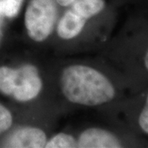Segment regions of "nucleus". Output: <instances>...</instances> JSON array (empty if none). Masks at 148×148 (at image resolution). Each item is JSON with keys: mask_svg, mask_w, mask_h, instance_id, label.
Instances as JSON below:
<instances>
[{"mask_svg": "<svg viewBox=\"0 0 148 148\" xmlns=\"http://www.w3.org/2000/svg\"><path fill=\"white\" fill-rule=\"evenodd\" d=\"M145 65H146L147 69H148V50L147 52V54H146V57H145Z\"/></svg>", "mask_w": 148, "mask_h": 148, "instance_id": "13", "label": "nucleus"}, {"mask_svg": "<svg viewBox=\"0 0 148 148\" xmlns=\"http://www.w3.org/2000/svg\"><path fill=\"white\" fill-rule=\"evenodd\" d=\"M12 123V116L5 106L0 104V134L8 130Z\"/></svg>", "mask_w": 148, "mask_h": 148, "instance_id": "10", "label": "nucleus"}, {"mask_svg": "<svg viewBox=\"0 0 148 148\" xmlns=\"http://www.w3.org/2000/svg\"><path fill=\"white\" fill-rule=\"evenodd\" d=\"M47 138L45 132L37 127H25L19 128L4 143L5 147L42 148L45 147Z\"/></svg>", "mask_w": 148, "mask_h": 148, "instance_id": "4", "label": "nucleus"}, {"mask_svg": "<svg viewBox=\"0 0 148 148\" xmlns=\"http://www.w3.org/2000/svg\"><path fill=\"white\" fill-rule=\"evenodd\" d=\"M86 19L76 13L73 10L67 11L58 22L57 32L64 40H71L78 36L84 28Z\"/></svg>", "mask_w": 148, "mask_h": 148, "instance_id": "6", "label": "nucleus"}, {"mask_svg": "<svg viewBox=\"0 0 148 148\" xmlns=\"http://www.w3.org/2000/svg\"><path fill=\"white\" fill-rule=\"evenodd\" d=\"M139 125L144 132L148 133V95L146 105L139 116Z\"/></svg>", "mask_w": 148, "mask_h": 148, "instance_id": "11", "label": "nucleus"}, {"mask_svg": "<svg viewBox=\"0 0 148 148\" xmlns=\"http://www.w3.org/2000/svg\"><path fill=\"white\" fill-rule=\"evenodd\" d=\"M80 148H119L121 143L111 132L101 128H88L77 140Z\"/></svg>", "mask_w": 148, "mask_h": 148, "instance_id": "5", "label": "nucleus"}, {"mask_svg": "<svg viewBox=\"0 0 148 148\" xmlns=\"http://www.w3.org/2000/svg\"><path fill=\"white\" fill-rule=\"evenodd\" d=\"M60 85L70 102L95 106L114 99L115 90L109 79L99 71L85 65H72L64 69Z\"/></svg>", "mask_w": 148, "mask_h": 148, "instance_id": "1", "label": "nucleus"}, {"mask_svg": "<svg viewBox=\"0 0 148 148\" xmlns=\"http://www.w3.org/2000/svg\"><path fill=\"white\" fill-rule=\"evenodd\" d=\"M77 0H56V2L58 3L59 5L61 6H70L74 2H76Z\"/></svg>", "mask_w": 148, "mask_h": 148, "instance_id": "12", "label": "nucleus"}, {"mask_svg": "<svg viewBox=\"0 0 148 148\" xmlns=\"http://www.w3.org/2000/svg\"><path fill=\"white\" fill-rule=\"evenodd\" d=\"M42 90V81L37 69L26 64L19 69L0 67V92L18 101L35 99Z\"/></svg>", "mask_w": 148, "mask_h": 148, "instance_id": "2", "label": "nucleus"}, {"mask_svg": "<svg viewBox=\"0 0 148 148\" xmlns=\"http://www.w3.org/2000/svg\"><path fill=\"white\" fill-rule=\"evenodd\" d=\"M54 0H32L25 13V26L29 37L41 42L50 36L56 21Z\"/></svg>", "mask_w": 148, "mask_h": 148, "instance_id": "3", "label": "nucleus"}, {"mask_svg": "<svg viewBox=\"0 0 148 148\" xmlns=\"http://www.w3.org/2000/svg\"><path fill=\"white\" fill-rule=\"evenodd\" d=\"M105 8L104 0H77L72 4V10L85 19L97 15Z\"/></svg>", "mask_w": 148, "mask_h": 148, "instance_id": "7", "label": "nucleus"}, {"mask_svg": "<svg viewBox=\"0 0 148 148\" xmlns=\"http://www.w3.org/2000/svg\"><path fill=\"white\" fill-rule=\"evenodd\" d=\"M46 148H73L77 147V140L67 133H58L46 142Z\"/></svg>", "mask_w": 148, "mask_h": 148, "instance_id": "8", "label": "nucleus"}, {"mask_svg": "<svg viewBox=\"0 0 148 148\" xmlns=\"http://www.w3.org/2000/svg\"><path fill=\"white\" fill-rule=\"evenodd\" d=\"M23 0H0V16L14 17L21 8Z\"/></svg>", "mask_w": 148, "mask_h": 148, "instance_id": "9", "label": "nucleus"}]
</instances>
